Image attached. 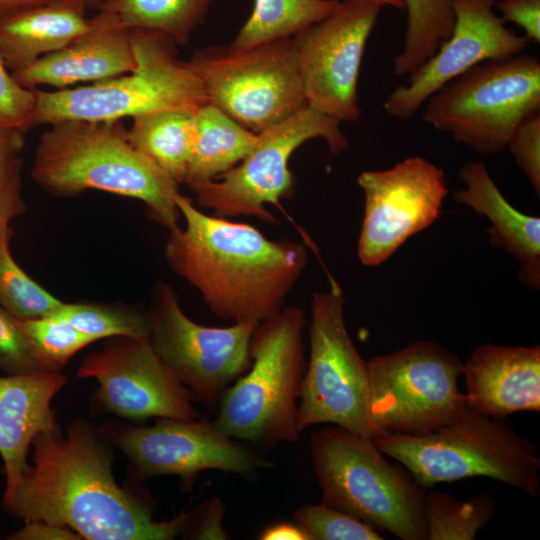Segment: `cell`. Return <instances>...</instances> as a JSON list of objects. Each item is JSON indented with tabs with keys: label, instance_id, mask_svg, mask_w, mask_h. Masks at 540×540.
<instances>
[{
	"label": "cell",
	"instance_id": "obj_1",
	"mask_svg": "<svg viewBox=\"0 0 540 540\" xmlns=\"http://www.w3.org/2000/svg\"><path fill=\"white\" fill-rule=\"evenodd\" d=\"M4 507L25 522L68 527L88 540H171L183 535L189 512L156 521L151 507L113 476V453L92 424L75 420L41 432Z\"/></svg>",
	"mask_w": 540,
	"mask_h": 540
},
{
	"label": "cell",
	"instance_id": "obj_2",
	"mask_svg": "<svg viewBox=\"0 0 540 540\" xmlns=\"http://www.w3.org/2000/svg\"><path fill=\"white\" fill-rule=\"evenodd\" d=\"M175 203L184 226L168 230L164 257L171 270L223 320L259 324L278 314L307 266L306 246L208 215L180 192Z\"/></svg>",
	"mask_w": 540,
	"mask_h": 540
},
{
	"label": "cell",
	"instance_id": "obj_3",
	"mask_svg": "<svg viewBox=\"0 0 540 540\" xmlns=\"http://www.w3.org/2000/svg\"><path fill=\"white\" fill-rule=\"evenodd\" d=\"M31 176L59 197L98 190L139 200L167 230L181 217L175 203L179 185L132 146L120 121L49 125L36 146Z\"/></svg>",
	"mask_w": 540,
	"mask_h": 540
},
{
	"label": "cell",
	"instance_id": "obj_4",
	"mask_svg": "<svg viewBox=\"0 0 540 540\" xmlns=\"http://www.w3.org/2000/svg\"><path fill=\"white\" fill-rule=\"evenodd\" d=\"M373 440L424 489L484 476L532 497L540 494V458L535 446L506 418L489 417L467 403L453 420L429 433H385Z\"/></svg>",
	"mask_w": 540,
	"mask_h": 540
},
{
	"label": "cell",
	"instance_id": "obj_5",
	"mask_svg": "<svg viewBox=\"0 0 540 540\" xmlns=\"http://www.w3.org/2000/svg\"><path fill=\"white\" fill-rule=\"evenodd\" d=\"M135 69L91 84L35 90L32 125L68 120L120 121L158 112L195 114L209 103L203 83L189 61L178 57L176 43L154 31L131 30Z\"/></svg>",
	"mask_w": 540,
	"mask_h": 540
},
{
	"label": "cell",
	"instance_id": "obj_6",
	"mask_svg": "<svg viewBox=\"0 0 540 540\" xmlns=\"http://www.w3.org/2000/svg\"><path fill=\"white\" fill-rule=\"evenodd\" d=\"M305 327V313L296 306H285L256 325L250 341L251 365L225 391L213 421L221 431L259 446L298 441Z\"/></svg>",
	"mask_w": 540,
	"mask_h": 540
},
{
	"label": "cell",
	"instance_id": "obj_7",
	"mask_svg": "<svg viewBox=\"0 0 540 540\" xmlns=\"http://www.w3.org/2000/svg\"><path fill=\"white\" fill-rule=\"evenodd\" d=\"M310 450L323 502L400 539L427 540L426 489L373 438L331 425L312 435Z\"/></svg>",
	"mask_w": 540,
	"mask_h": 540
},
{
	"label": "cell",
	"instance_id": "obj_8",
	"mask_svg": "<svg viewBox=\"0 0 540 540\" xmlns=\"http://www.w3.org/2000/svg\"><path fill=\"white\" fill-rule=\"evenodd\" d=\"M424 105L422 120L457 143L477 153H500L518 126L540 111V61L522 52L480 63Z\"/></svg>",
	"mask_w": 540,
	"mask_h": 540
},
{
	"label": "cell",
	"instance_id": "obj_9",
	"mask_svg": "<svg viewBox=\"0 0 540 540\" xmlns=\"http://www.w3.org/2000/svg\"><path fill=\"white\" fill-rule=\"evenodd\" d=\"M462 366L430 341L368 360V417L376 437L422 435L453 420L466 405L458 385Z\"/></svg>",
	"mask_w": 540,
	"mask_h": 540
},
{
	"label": "cell",
	"instance_id": "obj_10",
	"mask_svg": "<svg viewBox=\"0 0 540 540\" xmlns=\"http://www.w3.org/2000/svg\"><path fill=\"white\" fill-rule=\"evenodd\" d=\"M310 356L301 384L297 425L300 432L331 424L374 438L368 417V367L348 333L342 289H329L311 299Z\"/></svg>",
	"mask_w": 540,
	"mask_h": 540
},
{
	"label": "cell",
	"instance_id": "obj_11",
	"mask_svg": "<svg viewBox=\"0 0 540 540\" xmlns=\"http://www.w3.org/2000/svg\"><path fill=\"white\" fill-rule=\"evenodd\" d=\"M314 138L324 139L333 155L349 148L340 122L306 105L257 133L254 146L236 166L214 180L189 187L198 204L217 216L245 215L276 223L266 206L280 207V200L293 193L290 157Z\"/></svg>",
	"mask_w": 540,
	"mask_h": 540
},
{
	"label": "cell",
	"instance_id": "obj_12",
	"mask_svg": "<svg viewBox=\"0 0 540 540\" xmlns=\"http://www.w3.org/2000/svg\"><path fill=\"white\" fill-rule=\"evenodd\" d=\"M189 62L209 103L256 134L307 105L292 37L242 51L208 47Z\"/></svg>",
	"mask_w": 540,
	"mask_h": 540
},
{
	"label": "cell",
	"instance_id": "obj_13",
	"mask_svg": "<svg viewBox=\"0 0 540 540\" xmlns=\"http://www.w3.org/2000/svg\"><path fill=\"white\" fill-rule=\"evenodd\" d=\"M155 353L199 400L213 403L251 365L250 341L257 324L209 327L189 318L174 288L158 281L146 312Z\"/></svg>",
	"mask_w": 540,
	"mask_h": 540
},
{
	"label": "cell",
	"instance_id": "obj_14",
	"mask_svg": "<svg viewBox=\"0 0 540 540\" xmlns=\"http://www.w3.org/2000/svg\"><path fill=\"white\" fill-rule=\"evenodd\" d=\"M382 7L375 0H340L329 16L292 37L307 105L340 123L360 118L361 62Z\"/></svg>",
	"mask_w": 540,
	"mask_h": 540
},
{
	"label": "cell",
	"instance_id": "obj_15",
	"mask_svg": "<svg viewBox=\"0 0 540 540\" xmlns=\"http://www.w3.org/2000/svg\"><path fill=\"white\" fill-rule=\"evenodd\" d=\"M357 183L364 193L357 255L368 267L385 262L433 224L448 194L444 171L419 156L385 170L363 171Z\"/></svg>",
	"mask_w": 540,
	"mask_h": 540
},
{
	"label": "cell",
	"instance_id": "obj_16",
	"mask_svg": "<svg viewBox=\"0 0 540 540\" xmlns=\"http://www.w3.org/2000/svg\"><path fill=\"white\" fill-rule=\"evenodd\" d=\"M78 378H94L97 400L131 420L200 417L196 397L155 353L148 338H107L80 364Z\"/></svg>",
	"mask_w": 540,
	"mask_h": 540
},
{
	"label": "cell",
	"instance_id": "obj_17",
	"mask_svg": "<svg viewBox=\"0 0 540 540\" xmlns=\"http://www.w3.org/2000/svg\"><path fill=\"white\" fill-rule=\"evenodd\" d=\"M114 442L144 478L177 475L190 483L205 470L248 475L269 465L240 440L200 417L127 426L114 433Z\"/></svg>",
	"mask_w": 540,
	"mask_h": 540
},
{
	"label": "cell",
	"instance_id": "obj_18",
	"mask_svg": "<svg viewBox=\"0 0 540 540\" xmlns=\"http://www.w3.org/2000/svg\"><path fill=\"white\" fill-rule=\"evenodd\" d=\"M498 0H453L454 25L436 52L386 98L384 111L408 120L427 99L472 67L524 52L529 41L508 29L494 12Z\"/></svg>",
	"mask_w": 540,
	"mask_h": 540
},
{
	"label": "cell",
	"instance_id": "obj_19",
	"mask_svg": "<svg viewBox=\"0 0 540 540\" xmlns=\"http://www.w3.org/2000/svg\"><path fill=\"white\" fill-rule=\"evenodd\" d=\"M135 66L131 29L101 9L89 17L86 30L72 42L12 75L31 90L39 85L65 89L112 79Z\"/></svg>",
	"mask_w": 540,
	"mask_h": 540
},
{
	"label": "cell",
	"instance_id": "obj_20",
	"mask_svg": "<svg viewBox=\"0 0 540 540\" xmlns=\"http://www.w3.org/2000/svg\"><path fill=\"white\" fill-rule=\"evenodd\" d=\"M466 403L494 418L540 411V347L485 344L462 366Z\"/></svg>",
	"mask_w": 540,
	"mask_h": 540
},
{
	"label": "cell",
	"instance_id": "obj_21",
	"mask_svg": "<svg viewBox=\"0 0 540 540\" xmlns=\"http://www.w3.org/2000/svg\"><path fill=\"white\" fill-rule=\"evenodd\" d=\"M66 382L60 372L0 376V455L6 477L3 497L21 481L35 436L59 428L51 402Z\"/></svg>",
	"mask_w": 540,
	"mask_h": 540
},
{
	"label": "cell",
	"instance_id": "obj_22",
	"mask_svg": "<svg viewBox=\"0 0 540 540\" xmlns=\"http://www.w3.org/2000/svg\"><path fill=\"white\" fill-rule=\"evenodd\" d=\"M459 177L464 187L454 192V200L490 221L489 243L519 261L518 278L524 286L539 289L540 218L522 213L511 205L483 162H466Z\"/></svg>",
	"mask_w": 540,
	"mask_h": 540
},
{
	"label": "cell",
	"instance_id": "obj_23",
	"mask_svg": "<svg viewBox=\"0 0 540 540\" xmlns=\"http://www.w3.org/2000/svg\"><path fill=\"white\" fill-rule=\"evenodd\" d=\"M84 0H57L0 16V54L11 73L72 42L87 28Z\"/></svg>",
	"mask_w": 540,
	"mask_h": 540
},
{
	"label": "cell",
	"instance_id": "obj_24",
	"mask_svg": "<svg viewBox=\"0 0 540 540\" xmlns=\"http://www.w3.org/2000/svg\"><path fill=\"white\" fill-rule=\"evenodd\" d=\"M257 134L211 103L194 114V138L185 177L188 186L218 178L250 152Z\"/></svg>",
	"mask_w": 540,
	"mask_h": 540
},
{
	"label": "cell",
	"instance_id": "obj_25",
	"mask_svg": "<svg viewBox=\"0 0 540 540\" xmlns=\"http://www.w3.org/2000/svg\"><path fill=\"white\" fill-rule=\"evenodd\" d=\"M132 146L178 185L185 182L194 138V114L158 111L132 118Z\"/></svg>",
	"mask_w": 540,
	"mask_h": 540
},
{
	"label": "cell",
	"instance_id": "obj_26",
	"mask_svg": "<svg viewBox=\"0 0 540 540\" xmlns=\"http://www.w3.org/2000/svg\"><path fill=\"white\" fill-rule=\"evenodd\" d=\"M340 0H254L252 12L228 46L242 51L291 38L329 16Z\"/></svg>",
	"mask_w": 540,
	"mask_h": 540
},
{
	"label": "cell",
	"instance_id": "obj_27",
	"mask_svg": "<svg viewBox=\"0 0 540 540\" xmlns=\"http://www.w3.org/2000/svg\"><path fill=\"white\" fill-rule=\"evenodd\" d=\"M213 0H108L102 9L131 30L161 33L185 44L201 25ZM101 10V9H100Z\"/></svg>",
	"mask_w": 540,
	"mask_h": 540
},
{
	"label": "cell",
	"instance_id": "obj_28",
	"mask_svg": "<svg viewBox=\"0 0 540 540\" xmlns=\"http://www.w3.org/2000/svg\"><path fill=\"white\" fill-rule=\"evenodd\" d=\"M407 26L402 51L393 60L397 76H408L430 58L452 32L453 0H402Z\"/></svg>",
	"mask_w": 540,
	"mask_h": 540
},
{
	"label": "cell",
	"instance_id": "obj_29",
	"mask_svg": "<svg viewBox=\"0 0 540 540\" xmlns=\"http://www.w3.org/2000/svg\"><path fill=\"white\" fill-rule=\"evenodd\" d=\"M495 511L496 502L488 493L464 502L447 493H426L427 540H473Z\"/></svg>",
	"mask_w": 540,
	"mask_h": 540
},
{
	"label": "cell",
	"instance_id": "obj_30",
	"mask_svg": "<svg viewBox=\"0 0 540 540\" xmlns=\"http://www.w3.org/2000/svg\"><path fill=\"white\" fill-rule=\"evenodd\" d=\"M51 317L96 340L112 337L148 338L149 334L146 312L126 304L63 302Z\"/></svg>",
	"mask_w": 540,
	"mask_h": 540
},
{
	"label": "cell",
	"instance_id": "obj_31",
	"mask_svg": "<svg viewBox=\"0 0 540 540\" xmlns=\"http://www.w3.org/2000/svg\"><path fill=\"white\" fill-rule=\"evenodd\" d=\"M63 304L14 260L10 245H0V306L19 319L52 316Z\"/></svg>",
	"mask_w": 540,
	"mask_h": 540
},
{
	"label": "cell",
	"instance_id": "obj_32",
	"mask_svg": "<svg viewBox=\"0 0 540 540\" xmlns=\"http://www.w3.org/2000/svg\"><path fill=\"white\" fill-rule=\"evenodd\" d=\"M42 361L60 372L70 358L97 340L54 317L19 319Z\"/></svg>",
	"mask_w": 540,
	"mask_h": 540
},
{
	"label": "cell",
	"instance_id": "obj_33",
	"mask_svg": "<svg viewBox=\"0 0 540 540\" xmlns=\"http://www.w3.org/2000/svg\"><path fill=\"white\" fill-rule=\"evenodd\" d=\"M309 540H382L370 524L325 502L306 504L294 513Z\"/></svg>",
	"mask_w": 540,
	"mask_h": 540
},
{
	"label": "cell",
	"instance_id": "obj_34",
	"mask_svg": "<svg viewBox=\"0 0 540 540\" xmlns=\"http://www.w3.org/2000/svg\"><path fill=\"white\" fill-rule=\"evenodd\" d=\"M0 371L7 375L53 372L36 352L19 318L1 306Z\"/></svg>",
	"mask_w": 540,
	"mask_h": 540
},
{
	"label": "cell",
	"instance_id": "obj_35",
	"mask_svg": "<svg viewBox=\"0 0 540 540\" xmlns=\"http://www.w3.org/2000/svg\"><path fill=\"white\" fill-rule=\"evenodd\" d=\"M23 162L17 156L0 167V245H10V223L27 210L22 192Z\"/></svg>",
	"mask_w": 540,
	"mask_h": 540
},
{
	"label": "cell",
	"instance_id": "obj_36",
	"mask_svg": "<svg viewBox=\"0 0 540 540\" xmlns=\"http://www.w3.org/2000/svg\"><path fill=\"white\" fill-rule=\"evenodd\" d=\"M35 100V89L21 86L0 54V118L26 133L33 126Z\"/></svg>",
	"mask_w": 540,
	"mask_h": 540
},
{
	"label": "cell",
	"instance_id": "obj_37",
	"mask_svg": "<svg viewBox=\"0 0 540 540\" xmlns=\"http://www.w3.org/2000/svg\"><path fill=\"white\" fill-rule=\"evenodd\" d=\"M507 149L516 164L540 193V111L527 117L515 130Z\"/></svg>",
	"mask_w": 540,
	"mask_h": 540
},
{
	"label": "cell",
	"instance_id": "obj_38",
	"mask_svg": "<svg viewBox=\"0 0 540 540\" xmlns=\"http://www.w3.org/2000/svg\"><path fill=\"white\" fill-rule=\"evenodd\" d=\"M225 506L220 498L212 497L190 511L183 535L199 540H225L229 536L223 528Z\"/></svg>",
	"mask_w": 540,
	"mask_h": 540
},
{
	"label": "cell",
	"instance_id": "obj_39",
	"mask_svg": "<svg viewBox=\"0 0 540 540\" xmlns=\"http://www.w3.org/2000/svg\"><path fill=\"white\" fill-rule=\"evenodd\" d=\"M501 18L524 31L528 41L540 42V0H498Z\"/></svg>",
	"mask_w": 540,
	"mask_h": 540
},
{
	"label": "cell",
	"instance_id": "obj_40",
	"mask_svg": "<svg viewBox=\"0 0 540 540\" xmlns=\"http://www.w3.org/2000/svg\"><path fill=\"white\" fill-rule=\"evenodd\" d=\"M9 540H79L81 536L72 529L42 521L25 522V525L12 533Z\"/></svg>",
	"mask_w": 540,
	"mask_h": 540
},
{
	"label": "cell",
	"instance_id": "obj_41",
	"mask_svg": "<svg viewBox=\"0 0 540 540\" xmlns=\"http://www.w3.org/2000/svg\"><path fill=\"white\" fill-rule=\"evenodd\" d=\"M25 132L0 118V167L20 156L24 148Z\"/></svg>",
	"mask_w": 540,
	"mask_h": 540
},
{
	"label": "cell",
	"instance_id": "obj_42",
	"mask_svg": "<svg viewBox=\"0 0 540 540\" xmlns=\"http://www.w3.org/2000/svg\"><path fill=\"white\" fill-rule=\"evenodd\" d=\"M261 540H309L296 523L281 522L268 526L259 535Z\"/></svg>",
	"mask_w": 540,
	"mask_h": 540
},
{
	"label": "cell",
	"instance_id": "obj_43",
	"mask_svg": "<svg viewBox=\"0 0 540 540\" xmlns=\"http://www.w3.org/2000/svg\"><path fill=\"white\" fill-rule=\"evenodd\" d=\"M57 0H0V16L25 8L48 4Z\"/></svg>",
	"mask_w": 540,
	"mask_h": 540
},
{
	"label": "cell",
	"instance_id": "obj_44",
	"mask_svg": "<svg viewBox=\"0 0 540 540\" xmlns=\"http://www.w3.org/2000/svg\"><path fill=\"white\" fill-rule=\"evenodd\" d=\"M380 3L382 6H390L396 9L403 10L405 8L404 2L402 0H375Z\"/></svg>",
	"mask_w": 540,
	"mask_h": 540
},
{
	"label": "cell",
	"instance_id": "obj_45",
	"mask_svg": "<svg viewBox=\"0 0 540 540\" xmlns=\"http://www.w3.org/2000/svg\"><path fill=\"white\" fill-rule=\"evenodd\" d=\"M108 0H84L88 8H93L95 10H100L106 4Z\"/></svg>",
	"mask_w": 540,
	"mask_h": 540
}]
</instances>
